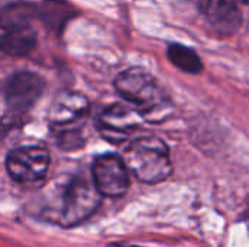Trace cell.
Segmentation results:
<instances>
[{
	"mask_svg": "<svg viewBox=\"0 0 249 247\" xmlns=\"http://www.w3.org/2000/svg\"><path fill=\"white\" fill-rule=\"evenodd\" d=\"M117 93L133 105L146 121L162 122L174 111V103L159 82L143 68H128L121 71L115 80Z\"/></svg>",
	"mask_w": 249,
	"mask_h": 247,
	"instance_id": "1",
	"label": "cell"
},
{
	"mask_svg": "<svg viewBox=\"0 0 249 247\" xmlns=\"http://www.w3.org/2000/svg\"><path fill=\"white\" fill-rule=\"evenodd\" d=\"M123 159L128 170L143 183H160L172 173L169 148L160 138L153 135L131 141L124 150Z\"/></svg>",
	"mask_w": 249,
	"mask_h": 247,
	"instance_id": "2",
	"label": "cell"
},
{
	"mask_svg": "<svg viewBox=\"0 0 249 247\" xmlns=\"http://www.w3.org/2000/svg\"><path fill=\"white\" fill-rule=\"evenodd\" d=\"M101 192L83 176H73L58 192L57 207L50 218L61 227H73L89 218L101 204Z\"/></svg>",
	"mask_w": 249,
	"mask_h": 247,
	"instance_id": "3",
	"label": "cell"
},
{
	"mask_svg": "<svg viewBox=\"0 0 249 247\" xmlns=\"http://www.w3.org/2000/svg\"><path fill=\"white\" fill-rule=\"evenodd\" d=\"M35 7L28 3H13L1 12V48L7 55L23 57L36 45V31L31 25Z\"/></svg>",
	"mask_w": 249,
	"mask_h": 247,
	"instance_id": "4",
	"label": "cell"
},
{
	"mask_svg": "<svg viewBox=\"0 0 249 247\" xmlns=\"http://www.w3.org/2000/svg\"><path fill=\"white\" fill-rule=\"evenodd\" d=\"M90 111L89 100L77 92H61L51 103L48 122L57 137L80 134Z\"/></svg>",
	"mask_w": 249,
	"mask_h": 247,
	"instance_id": "5",
	"label": "cell"
},
{
	"mask_svg": "<svg viewBox=\"0 0 249 247\" xmlns=\"http://www.w3.org/2000/svg\"><path fill=\"white\" fill-rule=\"evenodd\" d=\"M50 153L38 146L18 147L6 157V170L18 183H34L47 176Z\"/></svg>",
	"mask_w": 249,
	"mask_h": 247,
	"instance_id": "6",
	"label": "cell"
},
{
	"mask_svg": "<svg viewBox=\"0 0 249 247\" xmlns=\"http://www.w3.org/2000/svg\"><path fill=\"white\" fill-rule=\"evenodd\" d=\"M44 90L45 82L42 77L29 71H18L4 82V103L13 114H25L39 100Z\"/></svg>",
	"mask_w": 249,
	"mask_h": 247,
	"instance_id": "7",
	"label": "cell"
},
{
	"mask_svg": "<svg viewBox=\"0 0 249 247\" xmlns=\"http://www.w3.org/2000/svg\"><path fill=\"white\" fill-rule=\"evenodd\" d=\"M128 167L121 156L102 154L98 156L92 165L93 183L102 197L118 198L123 197L130 186Z\"/></svg>",
	"mask_w": 249,
	"mask_h": 247,
	"instance_id": "8",
	"label": "cell"
},
{
	"mask_svg": "<svg viewBox=\"0 0 249 247\" xmlns=\"http://www.w3.org/2000/svg\"><path fill=\"white\" fill-rule=\"evenodd\" d=\"M143 119V115L136 108L114 103L101 112L98 128L105 140L112 144H121L142 127Z\"/></svg>",
	"mask_w": 249,
	"mask_h": 247,
	"instance_id": "9",
	"label": "cell"
},
{
	"mask_svg": "<svg viewBox=\"0 0 249 247\" xmlns=\"http://www.w3.org/2000/svg\"><path fill=\"white\" fill-rule=\"evenodd\" d=\"M200 10L219 36L233 35L242 25V13L236 0H200Z\"/></svg>",
	"mask_w": 249,
	"mask_h": 247,
	"instance_id": "10",
	"label": "cell"
},
{
	"mask_svg": "<svg viewBox=\"0 0 249 247\" xmlns=\"http://www.w3.org/2000/svg\"><path fill=\"white\" fill-rule=\"evenodd\" d=\"M38 15L41 16L45 26L51 28L55 32H60L76 13L73 10V6L64 0H44V3L38 9Z\"/></svg>",
	"mask_w": 249,
	"mask_h": 247,
	"instance_id": "11",
	"label": "cell"
},
{
	"mask_svg": "<svg viewBox=\"0 0 249 247\" xmlns=\"http://www.w3.org/2000/svg\"><path fill=\"white\" fill-rule=\"evenodd\" d=\"M168 58L177 68L184 73L198 74L203 70V61L200 55L193 48L182 44H171L168 47Z\"/></svg>",
	"mask_w": 249,
	"mask_h": 247,
	"instance_id": "12",
	"label": "cell"
},
{
	"mask_svg": "<svg viewBox=\"0 0 249 247\" xmlns=\"http://www.w3.org/2000/svg\"><path fill=\"white\" fill-rule=\"evenodd\" d=\"M245 220H247V223L249 224V204H248V210H247V213H245Z\"/></svg>",
	"mask_w": 249,
	"mask_h": 247,
	"instance_id": "13",
	"label": "cell"
},
{
	"mask_svg": "<svg viewBox=\"0 0 249 247\" xmlns=\"http://www.w3.org/2000/svg\"><path fill=\"white\" fill-rule=\"evenodd\" d=\"M108 247H137V246H123V245H109Z\"/></svg>",
	"mask_w": 249,
	"mask_h": 247,
	"instance_id": "14",
	"label": "cell"
},
{
	"mask_svg": "<svg viewBox=\"0 0 249 247\" xmlns=\"http://www.w3.org/2000/svg\"><path fill=\"white\" fill-rule=\"evenodd\" d=\"M238 3H242V4H249V0H236Z\"/></svg>",
	"mask_w": 249,
	"mask_h": 247,
	"instance_id": "15",
	"label": "cell"
}]
</instances>
